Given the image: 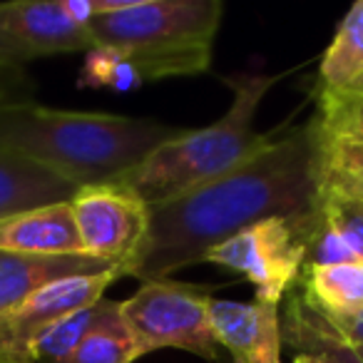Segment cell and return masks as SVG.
<instances>
[{
    "label": "cell",
    "instance_id": "obj_1",
    "mask_svg": "<svg viewBox=\"0 0 363 363\" xmlns=\"http://www.w3.org/2000/svg\"><path fill=\"white\" fill-rule=\"evenodd\" d=\"M321 204L318 147L311 125L277 130L252 157L150 207L145 242L125 277L162 281L202 264L214 247L272 217H306Z\"/></svg>",
    "mask_w": 363,
    "mask_h": 363
},
{
    "label": "cell",
    "instance_id": "obj_2",
    "mask_svg": "<svg viewBox=\"0 0 363 363\" xmlns=\"http://www.w3.org/2000/svg\"><path fill=\"white\" fill-rule=\"evenodd\" d=\"M182 132L184 127L152 117L55 110L26 97H0V145L77 189L122 179Z\"/></svg>",
    "mask_w": 363,
    "mask_h": 363
},
{
    "label": "cell",
    "instance_id": "obj_3",
    "mask_svg": "<svg viewBox=\"0 0 363 363\" xmlns=\"http://www.w3.org/2000/svg\"><path fill=\"white\" fill-rule=\"evenodd\" d=\"M222 16L219 0H92L87 28L95 45L125 55L142 87L207 72Z\"/></svg>",
    "mask_w": 363,
    "mask_h": 363
},
{
    "label": "cell",
    "instance_id": "obj_4",
    "mask_svg": "<svg viewBox=\"0 0 363 363\" xmlns=\"http://www.w3.org/2000/svg\"><path fill=\"white\" fill-rule=\"evenodd\" d=\"M281 77L262 72L227 75L224 82L232 90V105L217 122L202 130H184L179 137L157 147L140 167L117 182L132 189L147 207H155L227 174L252 157L272 135H259L254 130V117L264 97Z\"/></svg>",
    "mask_w": 363,
    "mask_h": 363
},
{
    "label": "cell",
    "instance_id": "obj_5",
    "mask_svg": "<svg viewBox=\"0 0 363 363\" xmlns=\"http://www.w3.org/2000/svg\"><path fill=\"white\" fill-rule=\"evenodd\" d=\"M316 219L318 209L306 217L264 219L214 247L204 262L242 274L254 284L257 298L284 303L286 294L296 289L303 277L308 239Z\"/></svg>",
    "mask_w": 363,
    "mask_h": 363
},
{
    "label": "cell",
    "instance_id": "obj_6",
    "mask_svg": "<svg viewBox=\"0 0 363 363\" xmlns=\"http://www.w3.org/2000/svg\"><path fill=\"white\" fill-rule=\"evenodd\" d=\"M209 289L172 281H145L122 303L130 331L142 356L157 348H182L207 363L219 361V343L209 326Z\"/></svg>",
    "mask_w": 363,
    "mask_h": 363
},
{
    "label": "cell",
    "instance_id": "obj_7",
    "mask_svg": "<svg viewBox=\"0 0 363 363\" xmlns=\"http://www.w3.org/2000/svg\"><path fill=\"white\" fill-rule=\"evenodd\" d=\"M82 252L110 267L125 269L145 242L150 207L120 182L82 187L70 199Z\"/></svg>",
    "mask_w": 363,
    "mask_h": 363
},
{
    "label": "cell",
    "instance_id": "obj_8",
    "mask_svg": "<svg viewBox=\"0 0 363 363\" xmlns=\"http://www.w3.org/2000/svg\"><path fill=\"white\" fill-rule=\"evenodd\" d=\"M117 279H122L117 269L95 277L65 279L0 313V363H33V343L60 318L105 298V291Z\"/></svg>",
    "mask_w": 363,
    "mask_h": 363
},
{
    "label": "cell",
    "instance_id": "obj_9",
    "mask_svg": "<svg viewBox=\"0 0 363 363\" xmlns=\"http://www.w3.org/2000/svg\"><path fill=\"white\" fill-rule=\"evenodd\" d=\"M0 38L26 65L62 52H90V28L67 16L62 0H13L0 3Z\"/></svg>",
    "mask_w": 363,
    "mask_h": 363
},
{
    "label": "cell",
    "instance_id": "obj_10",
    "mask_svg": "<svg viewBox=\"0 0 363 363\" xmlns=\"http://www.w3.org/2000/svg\"><path fill=\"white\" fill-rule=\"evenodd\" d=\"M209 326L234 363H281V303L254 296L249 303L207 298Z\"/></svg>",
    "mask_w": 363,
    "mask_h": 363
},
{
    "label": "cell",
    "instance_id": "obj_11",
    "mask_svg": "<svg viewBox=\"0 0 363 363\" xmlns=\"http://www.w3.org/2000/svg\"><path fill=\"white\" fill-rule=\"evenodd\" d=\"M105 272H115V267L95 257H87V254L35 257V254L0 252V313L16 308L18 303L35 296L50 284L75 277H95Z\"/></svg>",
    "mask_w": 363,
    "mask_h": 363
},
{
    "label": "cell",
    "instance_id": "obj_12",
    "mask_svg": "<svg viewBox=\"0 0 363 363\" xmlns=\"http://www.w3.org/2000/svg\"><path fill=\"white\" fill-rule=\"evenodd\" d=\"M0 252L70 257L85 254L77 237L70 202L45 204L0 219Z\"/></svg>",
    "mask_w": 363,
    "mask_h": 363
},
{
    "label": "cell",
    "instance_id": "obj_13",
    "mask_svg": "<svg viewBox=\"0 0 363 363\" xmlns=\"http://www.w3.org/2000/svg\"><path fill=\"white\" fill-rule=\"evenodd\" d=\"M281 341L296 353H306L313 363H363L356 348L348 346L321 311L301 294L291 289L281 308Z\"/></svg>",
    "mask_w": 363,
    "mask_h": 363
},
{
    "label": "cell",
    "instance_id": "obj_14",
    "mask_svg": "<svg viewBox=\"0 0 363 363\" xmlns=\"http://www.w3.org/2000/svg\"><path fill=\"white\" fill-rule=\"evenodd\" d=\"M77 187L0 145V219L45 204L70 202Z\"/></svg>",
    "mask_w": 363,
    "mask_h": 363
},
{
    "label": "cell",
    "instance_id": "obj_15",
    "mask_svg": "<svg viewBox=\"0 0 363 363\" xmlns=\"http://www.w3.org/2000/svg\"><path fill=\"white\" fill-rule=\"evenodd\" d=\"M363 87V0L353 3L318 62L313 95H346Z\"/></svg>",
    "mask_w": 363,
    "mask_h": 363
},
{
    "label": "cell",
    "instance_id": "obj_16",
    "mask_svg": "<svg viewBox=\"0 0 363 363\" xmlns=\"http://www.w3.org/2000/svg\"><path fill=\"white\" fill-rule=\"evenodd\" d=\"M298 289L323 316H356L363 311V264L343 262L308 267L298 281Z\"/></svg>",
    "mask_w": 363,
    "mask_h": 363
},
{
    "label": "cell",
    "instance_id": "obj_17",
    "mask_svg": "<svg viewBox=\"0 0 363 363\" xmlns=\"http://www.w3.org/2000/svg\"><path fill=\"white\" fill-rule=\"evenodd\" d=\"M137 358H142V351L122 316V303L105 298L100 318L77 348L72 363H135Z\"/></svg>",
    "mask_w": 363,
    "mask_h": 363
},
{
    "label": "cell",
    "instance_id": "obj_18",
    "mask_svg": "<svg viewBox=\"0 0 363 363\" xmlns=\"http://www.w3.org/2000/svg\"><path fill=\"white\" fill-rule=\"evenodd\" d=\"M311 132L318 147L363 145V87L346 95H313Z\"/></svg>",
    "mask_w": 363,
    "mask_h": 363
},
{
    "label": "cell",
    "instance_id": "obj_19",
    "mask_svg": "<svg viewBox=\"0 0 363 363\" xmlns=\"http://www.w3.org/2000/svg\"><path fill=\"white\" fill-rule=\"evenodd\" d=\"M105 306V298L70 313L52 323L35 343H33V363H72L77 348L82 346L85 336L92 331Z\"/></svg>",
    "mask_w": 363,
    "mask_h": 363
},
{
    "label": "cell",
    "instance_id": "obj_20",
    "mask_svg": "<svg viewBox=\"0 0 363 363\" xmlns=\"http://www.w3.org/2000/svg\"><path fill=\"white\" fill-rule=\"evenodd\" d=\"M318 172L321 189L363 199V145L318 147Z\"/></svg>",
    "mask_w": 363,
    "mask_h": 363
},
{
    "label": "cell",
    "instance_id": "obj_21",
    "mask_svg": "<svg viewBox=\"0 0 363 363\" xmlns=\"http://www.w3.org/2000/svg\"><path fill=\"white\" fill-rule=\"evenodd\" d=\"M321 214L353 259L363 264V199L321 189Z\"/></svg>",
    "mask_w": 363,
    "mask_h": 363
},
{
    "label": "cell",
    "instance_id": "obj_22",
    "mask_svg": "<svg viewBox=\"0 0 363 363\" xmlns=\"http://www.w3.org/2000/svg\"><path fill=\"white\" fill-rule=\"evenodd\" d=\"M326 321L333 326V331L348 343V346H363V311L356 316H343V318H328Z\"/></svg>",
    "mask_w": 363,
    "mask_h": 363
},
{
    "label": "cell",
    "instance_id": "obj_23",
    "mask_svg": "<svg viewBox=\"0 0 363 363\" xmlns=\"http://www.w3.org/2000/svg\"><path fill=\"white\" fill-rule=\"evenodd\" d=\"M26 85L23 72H0V97H21L18 90Z\"/></svg>",
    "mask_w": 363,
    "mask_h": 363
},
{
    "label": "cell",
    "instance_id": "obj_24",
    "mask_svg": "<svg viewBox=\"0 0 363 363\" xmlns=\"http://www.w3.org/2000/svg\"><path fill=\"white\" fill-rule=\"evenodd\" d=\"M0 72H23V62L3 38H0Z\"/></svg>",
    "mask_w": 363,
    "mask_h": 363
},
{
    "label": "cell",
    "instance_id": "obj_25",
    "mask_svg": "<svg viewBox=\"0 0 363 363\" xmlns=\"http://www.w3.org/2000/svg\"><path fill=\"white\" fill-rule=\"evenodd\" d=\"M289 363H313V358L306 356V353H294V358Z\"/></svg>",
    "mask_w": 363,
    "mask_h": 363
},
{
    "label": "cell",
    "instance_id": "obj_26",
    "mask_svg": "<svg viewBox=\"0 0 363 363\" xmlns=\"http://www.w3.org/2000/svg\"><path fill=\"white\" fill-rule=\"evenodd\" d=\"M353 348H356V353H358V358H361V361H363V346H353Z\"/></svg>",
    "mask_w": 363,
    "mask_h": 363
}]
</instances>
